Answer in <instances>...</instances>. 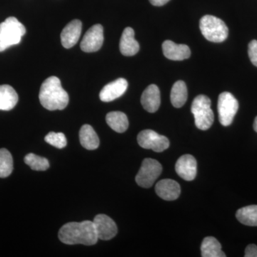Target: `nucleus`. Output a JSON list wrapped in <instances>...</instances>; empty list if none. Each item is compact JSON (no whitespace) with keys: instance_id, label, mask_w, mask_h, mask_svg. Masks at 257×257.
<instances>
[{"instance_id":"f8f14e48","label":"nucleus","mask_w":257,"mask_h":257,"mask_svg":"<svg viewBox=\"0 0 257 257\" xmlns=\"http://www.w3.org/2000/svg\"><path fill=\"white\" fill-rule=\"evenodd\" d=\"M128 87V82L124 78H119L106 84L99 93V98L104 102L114 101L122 96Z\"/></svg>"},{"instance_id":"5701e85b","label":"nucleus","mask_w":257,"mask_h":257,"mask_svg":"<svg viewBox=\"0 0 257 257\" xmlns=\"http://www.w3.org/2000/svg\"><path fill=\"white\" fill-rule=\"evenodd\" d=\"M236 217L241 224L257 226V205L247 206L236 211Z\"/></svg>"},{"instance_id":"7ed1b4c3","label":"nucleus","mask_w":257,"mask_h":257,"mask_svg":"<svg viewBox=\"0 0 257 257\" xmlns=\"http://www.w3.org/2000/svg\"><path fill=\"white\" fill-rule=\"evenodd\" d=\"M26 33V28L18 19L10 17L0 24V52L18 45Z\"/></svg>"},{"instance_id":"f3484780","label":"nucleus","mask_w":257,"mask_h":257,"mask_svg":"<svg viewBox=\"0 0 257 257\" xmlns=\"http://www.w3.org/2000/svg\"><path fill=\"white\" fill-rule=\"evenodd\" d=\"M119 50L121 53L126 57H131L138 53L140 45L135 39V31L133 28L124 29L120 39Z\"/></svg>"},{"instance_id":"6ab92c4d","label":"nucleus","mask_w":257,"mask_h":257,"mask_svg":"<svg viewBox=\"0 0 257 257\" xmlns=\"http://www.w3.org/2000/svg\"><path fill=\"white\" fill-rule=\"evenodd\" d=\"M79 140L82 146L87 150H94L99 147V139L92 126L83 125L79 131Z\"/></svg>"},{"instance_id":"bb28decb","label":"nucleus","mask_w":257,"mask_h":257,"mask_svg":"<svg viewBox=\"0 0 257 257\" xmlns=\"http://www.w3.org/2000/svg\"><path fill=\"white\" fill-rule=\"evenodd\" d=\"M248 54L251 63L257 67V40H252L249 42Z\"/></svg>"},{"instance_id":"393cba45","label":"nucleus","mask_w":257,"mask_h":257,"mask_svg":"<svg viewBox=\"0 0 257 257\" xmlns=\"http://www.w3.org/2000/svg\"><path fill=\"white\" fill-rule=\"evenodd\" d=\"M25 162L26 165L30 166L32 170L45 171L50 167V162L46 158L37 156L35 154H28L25 157Z\"/></svg>"},{"instance_id":"412c9836","label":"nucleus","mask_w":257,"mask_h":257,"mask_svg":"<svg viewBox=\"0 0 257 257\" xmlns=\"http://www.w3.org/2000/svg\"><path fill=\"white\" fill-rule=\"evenodd\" d=\"M203 257H225L226 255L221 250L220 243L213 236L204 238L201 246Z\"/></svg>"},{"instance_id":"f257e3e1","label":"nucleus","mask_w":257,"mask_h":257,"mask_svg":"<svg viewBox=\"0 0 257 257\" xmlns=\"http://www.w3.org/2000/svg\"><path fill=\"white\" fill-rule=\"evenodd\" d=\"M58 236L62 243L68 245L92 246L99 239L93 221H91L67 223L62 226Z\"/></svg>"},{"instance_id":"423d86ee","label":"nucleus","mask_w":257,"mask_h":257,"mask_svg":"<svg viewBox=\"0 0 257 257\" xmlns=\"http://www.w3.org/2000/svg\"><path fill=\"white\" fill-rule=\"evenodd\" d=\"M162 171V165L158 161L145 159L135 178L137 184L143 188H150L160 177Z\"/></svg>"},{"instance_id":"dca6fc26","label":"nucleus","mask_w":257,"mask_h":257,"mask_svg":"<svg viewBox=\"0 0 257 257\" xmlns=\"http://www.w3.org/2000/svg\"><path fill=\"white\" fill-rule=\"evenodd\" d=\"M141 103L145 110L150 113L156 112L161 104L159 87L155 84L148 86L142 94Z\"/></svg>"},{"instance_id":"f03ea898","label":"nucleus","mask_w":257,"mask_h":257,"mask_svg":"<svg viewBox=\"0 0 257 257\" xmlns=\"http://www.w3.org/2000/svg\"><path fill=\"white\" fill-rule=\"evenodd\" d=\"M39 99L43 107L47 110H62L69 103L68 93L62 88L60 79L49 77L42 83Z\"/></svg>"},{"instance_id":"aec40b11","label":"nucleus","mask_w":257,"mask_h":257,"mask_svg":"<svg viewBox=\"0 0 257 257\" xmlns=\"http://www.w3.org/2000/svg\"><path fill=\"white\" fill-rule=\"evenodd\" d=\"M106 121L116 133H123L128 128L127 116L121 111H111L108 113L106 116Z\"/></svg>"},{"instance_id":"6e6552de","label":"nucleus","mask_w":257,"mask_h":257,"mask_svg":"<svg viewBox=\"0 0 257 257\" xmlns=\"http://www.w3.org/2000/svg\"><path fill=\"white\" fill-rule=\"evenodd\" d=\"M138 142L143 148L156 152H164L170 147L168 138L151 130H143L139 134Z\"/></svg>"},{"instance_id":"0eeeda50","label":"nucleus","mask_w":257,"mask_h":257,"mask_svg":"<svg viewBox=\"0 0 257 257\" xmlns=\"http://www.w3.org/2000/svg\"><path fill=\"white\" fill-rule=\"evenodd\" d=\"M217 108L219 121L223 126H228L232 123L237 112L239 102L231 93L222 92L219 96Z\"/></svg>"},{"instance_id":"9d476101","label":"nucleus","mask_w":257,"mask_h":257,"mask_svg":"<svg viewBox=\"0 0 257 257\" xmlns=\"http://www.w3.org/2000/svg\"><path fill=\"white\" fill-rule=\"evenodd\" d=\"M98 239L110 240L117 234V226L114 220L105 214H98L93 220Z\"/></svg>"},{"instance_id":"2eb2a0df","label":"nucleus","mask_w":257,"mask_h":257,"mask_svg":"<svg viewBox=\"0 0 257 257\" xmlns=\"http://www.w3.org/2000/svg\"><path fill=\"white\" fill-rule=\"evenodd\" d=\"M155 191L157 195L166 201H173L178 199L180 195L181 188L175 180L162 179L156 184Z\"/></svg>"},{"instance_id":"b1692460","label":"nucleus","mask_w":257,"mask_h":257,"mask_svg":"<svg viewBox=\"0 0 257 257\" xmlns=\"http://www.w3.org/2000/svg\"><path fill=\"white\" fill-rule=\"evenodd\" d=\"M13 171V159L6 149L0 150V178H6Z\"/></svg>"},{"instance_id":"a211bd4d","label":"nucleus","mask_w":257,"mask_h":257,"mask_svg":"<svg viewBox=\"0 0 257 257\" xmlns=\"http://www.w3.org/2000/svg\"><path fill=\"white\" fill-rule=\"evenodd\" d=\"M18 102V93L14 88L8 84L0 85V110H11Z\"/></svg>"},{"instance_id":"a878e982","label":"nucleus","mask_w":257,"mask_h":257,"mask_svg":"<svg viewBox=\"0 0 257 257\" xmlns=\"http://www.w3.org/2000/svg\"><path fill=\"white\" fill-rule=\"evenodd\" d=\"M45 142L56 148L62 149L67 146V141L65 135L62 133H50L45 137Z\"/></svg>"},{"instance_id":"c85d7f7f","label":"nucleus","mask_w":257,"mask_h":257,"mask_svg":"<svg viewBox=\"0 0 257 257\" xmlns=\"http://www.w3.org/2000/svg\"><path fill=\"white\" fill-rule=\"evenodd\" d=\"M170 0H150V3L154 6L161 7L167 4Z\"/></svg>"},{"instance_id":"39448f33","label":"nucleus","mask_w":257,"mask_h":257,"mask_svg":"<svg viewBox=\"0 0 257 257\" xmlns=\"http://www.w3.org/2000/svg\"><path fill=\"white\" fill-rule=\"evenodd\" d=\"M191 111L194 116L195 124L201 130H207L214 122V115L211 109V100L205 95L197 96L194 99Z\"/></svg>"},{"instance_id":"c756f323","label":"nucleus","mask_w":257,"mask_h":257,"mask_svg":"<svg viewBox=\"0 0 257 257\" xmlns=\"http://www.w3.org/2000/svg\"><path fill=\"white\" fill-rule=\"evenodd\" d=\"M253 130H254V131L257 133V116L256 118H255L254 119V122H253Z\"/></svg>"},{"instance_id":"20e7f679","label":"nucleus","mask_w":257,"mask_h":257,"mask_svg":"<svg viewBox=\"0 0 257 257\" xmlns=\"http://www.w3.org/2000/svg\"><path fill=\"white\" fill-rule=\"evenodd\" d=\"M199 28L203 36L212 42H222L227 38L229 29L221 19L205 15L199 21Z\"/></svg>"},{"instance_id":"cd10ccee","label":"nucleus","mask_w":257,"mask_h":257,"mask_svg":"<svg viewBox=\"0 0 257 257\" xmlns=\"http://www.w3.org/2000/svg\"><path fill=\"white\" fill-rule=\"evenodd\" d=\"M245 257H257V246L255 244H249L245 249Z\"/></svg>"},{"instance_id":"4468645a","label":"nucleus","mask_w":257,"mask_h":257,"mask_svg":"<svg viewBox=\"0 0 257 257\" xmlns=\"http://www.w3.org/2000/svg\"><path fill=\"white\" fill-rule=\"evenodd\" d=\"M164 55L167 59L174 61H182L191 56L189 47L186 45H179L170 40H166L162 44Z\"/></svg>"},{"instance_id":"9b49d317","label":"nucleus","mask_w":257,"mask_h":257,"mask_svg":"<svg viewBox=\"0 0 257 257\" xmlns=\"http://www.w3.org/2000/svg\"><path fill=\"white\" fill-rule=\"evenodd\" d=\"M177 175L186 181H192L197 176V160L190 155H183L179 157L175 165Z\"/></svg>"},{"instance_id":"1a4fd4ad","label":"nucleus","mask_w":257,"mask_h":257,"mask_svg":"<svg viewBox=\"0 0 257 257\" xmlns=\"http://www.w3.org/2000/svg\"><path fill=\"white\" fill-rule=\"evenodd\" d=\"M104 42V30L99 24L93 25L86 32L82 42L81 50L85 52H94L100 50Z\"/></svg>"},{"instance_id":"ddd939ff","label":"nucleus","mask_w":257,"mask_h":257,"mask_svg":"<svg viewBox=\"0 0 257 257\" xmlns=\"http://www.w3.org/2000/svg\"><path fill=\"white\" fill-rule=\"evenodd\" d=\"M82 24L79 20H74L67 25L61 33V42L66 49L72 48L79 41L82 32Z\"/></svg>"},{"instance_id":"4be33fe9","label":"nucleus","mask_w":257,"mask_h":257,"mask_svg":"<svg viewBox=\"0 0 257 257\" xmlns=\"http://www.w3.org/2000/svg\"><path fill=\"white\" fill-rule=\"evenodd\" d=\"M187 85L183 81H177L174 84L171 91L170 99L172 105L176 108H180L184 105L187 100Z\"/></svg>"}]
</instances>
